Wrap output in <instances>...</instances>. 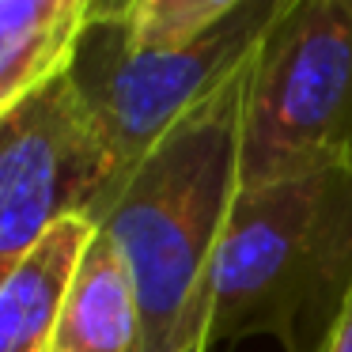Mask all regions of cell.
I'll return each mask as SVG.
<instances>
[{
    "label": "cell",
    "instance_id": "obj_5",
    "mask_svg": "<svg viewBox=\"0 0 352 352\" xmlns=\"http://www.w3.org/2000/svg\"><path fill=\"white\" fill-rule=\"evenodd\" d=\"M122 175L69 72L0 118V280L69 216L99 220Z\"/></svg>",
    "mask_w": 352,
    "mask_h": 352
},
{
    "label": "cell",
    "instance_id": "obj_6",
    "mask_svg": "<svg viewBox=\"0 0 352 352\" xmlns=\"http://www.w3.org/2000/svg\"><path fill=\"white\" fill-rule=\"evenodd\" d=\"M50 352H144V314L129 265L95 228L65 292Z\"/></svg>",
    "mask_w": 352,
    "mask_h": 352
},
{
    "label": "cell",
    "instance_id": "obj_9",
    "mask_svg": "<svg viewBox=\"0 0 352 352\" xmlns=\"http://www.w3.org/2000/svg\"><path fill=\"white\" fill-rule=\"evenodd\" d=\"M125 31L144 46H193L220 27L239 0H114Z\"/></svg>",
    "mask_w": 352,
    "mask_h": 352
},
{
    "label": "cell",
    "instance_id": "obj_10",
    "mask_svg": "<svg viewBox=\"0 0 352 352\" xmlns=\"http://www.w3.org/2000/svg\"><path fill=\"white\" fill-rule=\"evenodd\" d=\"M318 352H352V299H349V307L341 311L337 326L329 329V337L322 341Z\"/></svg>",
    "mask_w": 352,
    "mask_h": 352
},
{
    "label": "cell",
    "instance_id": "obj_4",
    "mask_svg": "<svg viewBox=\"0 0 352 352\" xmlns=\"http://www.w3.org/2000/svg\"><path fill=\"white\" fill-rule=\"evenodd\" d=\"M352 167V0H284L250 61L239 186Z\"/></svg>",
    "mask_w": 352,
    "mask_h": 352
},
{
    "label": "cell",
    "instance_id": "obj_8",
    "mask_svg": "<svg viewBox=\"0 0 352 352\" xmlns=\"http://www.w3.org/2000/svg\"><path fill=\"white\" fill-rule=\"evenodd\" d=\"M91 0H0V118L72 61Z\"/></svg>",
    "mask_w": 352,
    "mask_h": 352
},
{
    "label": "cell",
    "instance_id": "obj_2",
    "mask_svg": "<svg viewBox=\"0 0 352 352\" xmlns=\"http://www.w3.org/2000/svg\"><path fill=\"white\" fill-rule=\"evenodd\" d=\"M352 299V167L239 186L208 280V349L318 352Z\"/></svg>",
    "mask_w": 352,
    "mask_h": 352
},
{
    "label": "cell",
    "instance_id": "obj_1",
    "mask_svg": "<svg viewBox=\"0 0 352 352\" xmlns=\"http://www.w3.org/2000/svg\"><path fill=\"white\" fill-rule=\"evenodd\" d=\"M250 61L129 170L95 220L137 284L144 352H208V280L239 197Z\"/></svg>",
    "mask_w": 352,
    "mask_h": 352
},
{
    "label": "cell",
    "instance_id": "obj_7",
    "mask_svg": "<svg viewBox=\"0 0 352 352\" xmlns=\"http://www.w3.org/2000/svg\"><path fill=\"white\" fill-rule=\"evenodd\" d=\"M91 235L87 216H69L0 280V352H50L65 292Z\"/></svg>",
    "mask_w": 352,
    "mask_h": 352
},
{
    "label": "cell",
    "instance_id": "obj_3",
    "mask_svg": "<svg viewBox=\"0 0 352 352\" xmlns=\"http://www.w3.org/2000/svg\"><path fill=\"white\" fill-rule=\"evenodd\" d=\"M284 0H239V8L193 46H144L118 19L114 0H91L69 80L102 148L129 170L228 76L254 57Z\"/></svg>",
    "mask_w": 352,
    "mask_h": 352
}]
</instances>
